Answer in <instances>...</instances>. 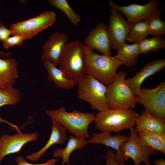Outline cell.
Listing matches in <instances>:
<instances>
[{"label": "cell", "mask_w": 165, "mask_h": 165, "mask_svg": "<svg viewBox=\"0 0 165 165\" xmlns=\"http://www.w3.org/2000/svg\"><path fill=\"white\" fill-rule=\"evenodd\" d=\"M86 74L90 75L106 86L112 83L117 70L122 65L115 56L99 54L83 45Z\"/></svg>", "instance_id": "6da1fadb"}, {"label": "cell", "mask_w": 165, "mask_h": 165, "mask_svg": "<svg viewBox=\"0 0 165 165\" xmlns=\"http://www.w3.org/2000/svg\"><path fill=\"white\" fill-rule=\"evenodd\" d=\"M45 112L51 118L76 137L84 139L90 138L88 127L94 121V113H84L76 110L68 112L63 106L56 110H46Z\"/></svg>", "instance_id": "7a4b0ae2"}, {"label": "cell", "mask_w": 165, "mask_h": 165, "mask_svg": "<svg viewBox=\"0 0 165 165\" xmlns=\"http://www.w3.org/2000/svg\"><path fill=\"white\" fill-rule=\"evenodd\" d=\"M139 115L132 109L108 108L98 112L94 121L96 128L101 131L119 133L134 127Z\"/></svg>", "instance_id": "3957f363"}, {"label": "cell", "mask_w": 165, "mask_h": 165, "mask_svg": "<svg viewBox=\"0 0 165 165\" xmlns=\"http://www.w3.org/2000/svg\"><path fill=\"white\" fill-rule=\"evenodd\" d=\"M83 46L78 40L67 43L59 63V68L69 78L77 82L86 74Z\"/></svg>", "instance_id": "277c9868"}, {"label": "cell", "mask_w": 165, "mask_h": 165, "mask_svg": "<svg viewBox=\"0 0 165 165\" xmlns=\"http://www.w3.org/2000/svg\"><path fill=\"white\" fill-rule=\"evenodd\" d=\"M127 75L126 72L119 71L112 83L107 86L106 95L109 108L128 109L136 106V96L126 82Z\"/></svg>", "instance_id": "5b68a950"}, {"label": "cell", "mask_w": 165, "mask_h": 165, "mask_svg": "<svg viewBox=\"0 0 165 165\" xmlns=\"http://www.w3.org/2000/svg\"><path fill=\"white\" fill-rule=\"evenodd\" d=\"M77 84L78 97L90 104L93 109L99 112L109 108L106 95L107 86L87 74L77 81Z\"/></svg>", "instance_id": "8992f818"}, {"label": "cell", "mask_w": 165, "mask_h": 165, "mask_svg": "<svg viewBox=\"0 0 165 165\" xmlns=\"http://www.w3.org/2000/svg\"><path fill=\"white\" fill-rule=\"evenodd\" d=\"M129 129L130 136L128 140L120 146L119 153L117 155L114 154L115 160L122 165H125V162L129 158L133 160L134 165H140L142 162L145 165H151L150 156L156 154V152L141 142L134 128L131 127Z\"/></svg>", "instance_id": "52a82bcc"}, {"label": "cell", "mask_w": 165, "mask_h": 165, "mask_svg": "<svg viewBox=\"0 0 165 165\" xmlns=\"http://www.w3.org/2000/svg\"><path fill=\"white\" fill-rule=\"evenodd\" d=\"M137 102L144 106L145 110L153 116L165 121V81L155 87H141L136 96Z\"/></svg>", "instance_id": "ba28073f"}, {"label": "cell", "mask_w": 165, "mask_h": 165, "mask_svg": "<svg viewBox=\"0 0 165 165\" xmlns=\"http://www.w3.org/2000/svg\"><path fill=\"white\" fill-rule=\"evenodd\" d=\"M56 19V13L48 11L28 20L13 24L10 29L13 31V35H21L27 40L52 26Z\"/></svg>", "instance_id": "9c48e42d"}, {"label": "cell", "mask_w": 165, "mask_h": 165, "mask_svg": "<svg viewBox=\"0 0 165 165\" xmlns=\"http://www.w3.org/2000/svg\"><path fill=\"white\" fill-rule=\"evenodd\" d=\"M108 3L111 8L118 10L124 15L130 26L142 20H147L157 10L160 4L156 0H149L143 5L133 3L120 6L111 0L108 1Z\"/></svg>", "instance_id": "30bf717a"}, {"label": "cell", "mask_w": 165, "mask_h": 165, "mask_svg": "<svg viewBox=\"0 0 165 165\" xmlns=\"http://www.w3.org/2000/svg\"><path fill=\"white\" fill-rule=\"evenodd\" d=\"M107 27L111 47L117 51L126 43L131 26L118 10L111 8Z\"/></svg>", "instance_id": "8fae6325"}, {"label": "cell", "mask_w": 165, "mask_h": 165, "mask_svg": "<svg viewBox=\"0 0 165 165\" xmlns=\"http://www.w3.org/2000/svg\"><path fill=\"white\" fill-rule=\"evenodd\" d=\"M38 136L37 132L28 134L19 132L13 135L2 134L0 137V163L6 156L18 152L28 142L37 140Z\"/></svg>", "instance_id": "7c38bea8"}, {"label": "cell", "mask_w": 165, "mask_h": 165, "mask_svg": "<svg viewBox=\"0 0 165 165\" xmlns=\"http://www.w3.org/2000/svg\"><path fill=\"white\" fill-rule=\"evenodd\" d=\"M68 39V35L66 33L57 31L52 33L48 40L42 46L41 59L49 61L57 67Z\"/></svg>", "instance_id": "4fadbf2b"}, {"label": "cell", "mask_w": 165, "mask_h": 165, "mask_svg": "<svg viewBox=\"0 0 165 165\" xmlns=\"http://www.w3.org/2000/svg\"><path fill=\"white\" fill-rule=\"evenodd\" d=\"M83 44L90 49L96 50L102 54L111 55V47L107 25L100 22L88 33Z\"/></svg>", "instance_id": "5bb4252c"}, {"label": "cell", "mask_w": 165, "mask_h": 165, "mask_svg": "<svg viewBox=\"0 0 165 165\" xmlns=\"http://www.w3.org/2000/svg\"><path fill=\"white\" fill-rule=\"evenodd\" d=\"M165 68V59L161 58L152 61L146 64L133 77L126 79L125 81L136 96L139 93L144 81L150 76Z\"/></svg>", "instance_id": "9a60e30c"}, {"label": "cell", "mask_w": 165, "mask_h": 165, "mask_svg": "<svg viewBox=\"0 0 165 165\" xmlns=\"http://www.w3.org/2000/svg\"><path fill=\"white\" fill-rule=\"evenodd\" d=\"M19 77L16 60L12 57L0 58V90L13 86Z\"/></svg>", "instance_id": "2e32d148"}, {"label": "cell", "mask_w": 165, "mask_h": 165, "mask_svg": "<svg viewBox=\"0 0 165 165\" xmlns=\"http://www.w3.org/2000/svg\"><path fill=\"white\" fill-rule=\"evenodd\" d=\"M135 131L154 132L165 134V121L151 115L145 110L139 115L135 121Z\"/></svg>", "instance_id": "e0dca14e"}, {"label": "cell", "mask_w": 165, "mask_h": 165, "mask_svg": "<svg viewBox=\"0 0 165 165\" xmlns=\"http://www.w3.org/2000/svg\"><path fill=\"white\" fill-rule=\"evenodd\" d=\"M52 130L50 138L44 147L38 152L33 153L26 157L27 159L32 161H37L52 145L56 144L63 143L66 139L67 130L51 118Z\"/></svg>", "instance_id": "ac0fdd59"}, {"label": "cell", "mask_w": 165, "mask_h": 165, "mask_svg": "<svg viewBox=\"0 0 165 165\" xmlns=\"http://www.w3.org/2000/svg\"><path fill=\"white\" fill-rule=\"evenodd\" d=\"M43 65L48 73L47 78L48 80L53 82L56 86L69 89L77 84L76 81L69 78L62 70L51 62L43 61Z\"/></svg>", "instance_id": "d6986e66"}, {"label": "cell", "mask_w": 165, "mask_h": 165, "mask_svg": "<svg viewBox=\"0 0 165 165\" xmlns=\"http://www.w3.org/2000/svg\"><path fill=\"white\" fill-rule=\"evenodd\" d=\"M93 136L87 140L88 143L101 144L105 145L107 147H110L116 150L118 154L120 152V147L122 143L127 141L129 137L122 135L112 136L110 132H102L100 133H96L91 132Z\"/></svg>", "instance_id": "ffe728a7"}, {"label": "cell", "mask_w": 165, "mask_h": 165, "mask_svg": "<svg viewBox=\"0 0 165 165\" xmlns=\"http://www.w3.org/2000/svg\"><path fill=\"white\" fill-rule=\"evenodd\" d=\"M117 52L114 56L121 62L122 65L131 68L138 63V57L140 54L138 43L130 44L126 43Z\"/></svg>", "instance_id": "44dd1931"}, {"label": "cell", "mask_w": 165, "mask_h": 165, "mask_svg": "<svg viewBox=\"0 0 165 165\" xmlns=\"http://www.w3.org/2000/svg\"><path fill=\"white\" fill-rule=\"evenodd\" d=\"M88 144L87 141L85 139L79 138L72 135L69 137L65 147L55 151L53 152V156L55 158H61V165H64L65 163L70 165L69 158L72 153L75 150L81 149Z\"/></svg>", "instance_id": "7402d4cb"}, {"label": "cell", "mask_w": 165, "mask_h": 165, "mask_svg": "<svg viewBox=\"0 0 165 165\" xmlns=\"http://www.w3.org/2000/svg\"><path fill=\"white\" fill-rule=\"evenodd\" d=\"M137 134L143 144L154 150L165 153V134L145 131Z\"/></svg>", "instance_id": "603a6c76"}, {"label": "cell", "mask_w": 165, "mask_h": 165, "mask_svg": "<svg viewBox=\"0 0 165 165\" xmlns=\"http://www.w3.org/2000/svg\"><path fill=\"white\" fill-rule=\"evenodd\" d=\"M21 99L20 91L13 86L7 87L0 90V108L4 105H16L19 103ZM6 123L13 128L19 131L16 126L3 119L0 116V123Z\"/></svg>", "instance_id": "cb8c5ba5"}, {"label": "cell", "mask_w": 165, "mask_h": 165, "mask_svg": "<svg viewBox=\"0 0 165 165\" xmlns=\"http://www.w3.org/2000/svg\"><path fill=\"white\" fill-rule=\"evenodd\" d=\"M164 7L161 4L156 12L147 20L150 35L160 37L165 33V22L160 18V14Z\"/></svg>", "instance_id": "d4e9b609"}, {"label": "cell", "mask_w": 165, "mask_h": 165, "mask_svg": "<svg viewBox=\"0 0 165 165\" xmlns=\"http://www.w3.org/2000/svg\"><path fill=\"white\" fill-rule=\"evenodd\" d=\"M149 35L147 20H142L131 26L127 40L133 43H138Z\"/></svg>", "instance_id": "484cf974"}, {"label": "cell", "mask_w": 165, "mask_h": 165, "mask_svg": "<svg viewBox=\"0 0 165 165\" xmlns=\"http://www.w3.org/2000/svg\"><path fill=\"white\" fill-rule=\"evenodd\" d=\"M48 2L63 12L72 24L75 27L79 25L81 20V16L74 11L66 0H48Z\"/></svg>", "instance_id": "4316f807"}, {"label": "cell", "mask_w": 165, "mask_h": 165, "mask_svg": "<svg viewBox=\"0 0 165 165\" xmlns=\"http://www.w3.org/2000/svg\"><path fill=\"white\" fill-rule=\"evenodd\" d=\"M138 44L140 53L149 54L151 52H157L165 47V39L160 37H153L146 38Z\"/></svg>", "instance_id": "83f0119b"}, {"label": "cell", "mask_w": 165, "mask_h": 165, "mask_svg": "<svg viewBox=\"0 0 165 165\" xmlns=\"http://www.w3.org/2000/svg\"><path fill=\"white\" fill-rule=\"evenodd\" d=\"M26 40L23 36L19 35H14L9 37L3 43V46L6 49H9L14 46H22Z\"/></svg>", "instance_id": "f1b7e54d"}, {"label": "cell", "mask_w": 165, "mask_h": 165, "mask_svg": "<svg viewBox=\"0 0 165 165\" xmlns=\"http://www.w3.org/2000/svg\"><path fill=\"white\" fill-rule=\"evenodd\" d=\"M58 160V159L53 158L47 160L44 163L34 164L28 162L21 156L17 157L15 160L17 165H56Z\"/></svg>", "instance_id": "f546056e"}, {"label": "cell", "mask_w": 165, "mask_h": 165, "mask_svg": "<svg viewBox=\"0 0 165 165\" xmlns=\"http://www.w3.org/2000/svg\"><path fill=\"white\" fill-rule=\"evenodd\" d=\"M14 32L10 29H9L2 22L0 23V41L3 42L11 35H13Z\"/></svg>", "instance_id": "4dcf8cb0"}, {"label": "cell", "mask_w": 165, "mask_h": 165, "mask_svg": "<svg viewBox=\"0 0 165 165\" xmlns=\"http://www.w3.org/2000/svg\"><path fill=\"white\" fill-rule=\"evenodd\" d=\"M106 160V165H122L118 163L114 157V152L109 148L105 156Z\"/></svg>", "instance_id": "1f68e13d"}, {"label": "cell", "mask_w": 165, "mask_h": 165, "mask_svg": "<svg viewBox=\"0 0 165 165\" xmlns=\"http://www.w3.org/2000/svg\"><path fill=\"white\" fill-rule=\"evenodd\" d=\"M155 165H165V161L162 158L154 160Z\"/></svg>", "instance_id": "d6a6232c"}, {"label": "cell", "mask_w": 165, "mask_h": 165, "mask_svg": "<svg viewBox=\"0 0 165 165\" xmlns=\"http://www.w3.org/2000/svg\"><path fill=\"white\" fill-rule=\"evenodd\" d=\"M0 53H2L0 51Z\"/></svg>", "instance_id": "836d02e7"}]
</instances>
